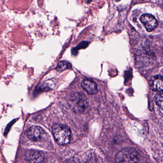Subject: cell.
Segmentation results:
<instances>
[{"instance_id":"ba28073f","label":"cell","mask_w":163,"mask_h":163,"mask_svg":"<svg viewBox=\"0 0 163 163\" xmlns=\"http://www.w3.org/2000/svg\"><path fill=\"white\" fill-rule=\"evenodd\" d=\"M81 86L89 94H95L98 92L97 85L94 81L90 79H85L83 80L81 83Z\"/></svg>"},{"instance_id":"8992f818","label":"cell","mask_w":163,"mask_h":163,"mask_svg":"<svg viewBox=\"0 0 163 163\" xmlns=\"http://www.w3.org/2000/svg\"><path fill=\"white\" fill-rule=\"evenodd\" d=\"M26 158L30 163H42L45 159V155L41 151L30 150L27 152Z\"/></svg>"},{"instance_id":"9c48e42d","label":"cell","mask_w":163,"mask_h":163,"mask_svg":"<svg viewBox=\"0 0 163 163\" xmlns=\"http://www.w3.org/2000/svg\"><path fill=\"white\" fill-rule=\"evenodd\" d=\"M71 68V65L67 61H61L58 63L56 69L58 71H62L67 69Z\"/></svg>"},{"instance_id":"52a82bcc","label":"cell","mask_w":163,"mask_h":163,"mask_svg":"<svg viewBox=\"0 0 163 163\" xmlns=\"http://www.w3.org/2000/svg\"><path fill=\"white\" fill-rule=\"evenodd\" d=\"M150 86L152 90L161 92L163 88V79L161 75H156L151 77L150 80Z\"/></svg>"},{"instance_id":"6da1fadb","label":"cell","mask_w":163,"mask_h":163,"mask_svg":"<svg viewBox=\"0 0 163 163\" xmlns=\"http://www.w3.org/2000/svg\"><path fill=\"white\" fill-rule=\"evenodd\" d=\"M54 138L59 145H65L70 143L71 137L70 129L62 124H55L52 126Z\"/></svg>"},{"instance_id":"5b68a950","label":"cell","mask_w":163,"mask_h":163,"mask_svg":"<svg viewBox=\"0 0 163 163\" xmlns=\"http://www.w3.org/2000/svg\"><path fill=\"white\" fill-rule=\"evenodd\" d=\"M27 136L31 140L39 142L42 140L45 136V131L40 127H30L27 132Z\"/></svg>"},{"instance_id":"30bf717a","label":"cell","mask_w":163,"mask_h":163,"mask_svg":"<svg viewBox=\"0 0 163 163\" xmlns=\"http://www.w3.org/2000/svg\"><path fill=\"white\" fill-rule=\"evenodd\" d=\"M154 99H155V102L157 105L162 109L163 108V93L162 92L157 93L155 95Z\"/></svg>"},{"instance_id":"7a4b0ae2","label":"cell","mask_w":163,"mask_h":163,"mask_svg":"<svg viewBox=\"0 0 163 163\" xmlns=\"http://www.w3.org/2000/svg\"><path fill=\"white\" fill-rule=\"evenodd\" d=\"M70 105L75 113H82L88 105L86 97L82 93H74L70 98Z\"/></svg>"},{"instance_id":"7c38bea8","label":"cell","mask_w":163,"mask_h":163,"mask_svg":"<svg viewBox=\"0 0 163 163\" xmlns=\"http://www.w3.org/2000/svg\"><path fill=\"white\" fill-rule=\"evenodd\" d=\"M65 163H81L80 160L76 157H72L66 160Z\"/></svg>"},{"instance_id":"8fae6325","label":"cell","mask_w":163,"mask_h":163,"mask_svg":"<svg viewBox=\"0 0 163 163\" xmlns=\"http://www.w3.org/2000/svg\"><path fill=\"white\" fill-rule=\"evenodd\" d=\"M48 84H45V83H43V84H42L41 85H40L38 87V88H37V89L36 90H37L38 92H42L43 90H48L49 89V87H48Z\"/></svg>"},{"instance_id":"3957f363","label":"cell","mask_w":163,"mask_h":163,"mask_svg":"<svg viewBox=\"0 0 163 163\" xmlns=\"http://www.w3.org/2000/svg\"><path fill=\"white\" fill-rule=\"evenodd\" d=\"M139 159V155L137 151L131 147L122 149L116 156L117 163H137Z\"/></svg>"},{"instance_id":"277c9868","label":"cell","mask_w":163,"mask_h":163,"mask_svg":"<svg viewBox=\"0 0 163 163\" xmlns=\"http://www.w3.org/2000/svg\"><path fill=\"white\" fill-rule=\"evenodd\" d=\"M140 20L144 25L146 29L149 32L153 31L158 25V22L155 17L151 14H143L141 16Z\"/></svg>"}]
</instances>
